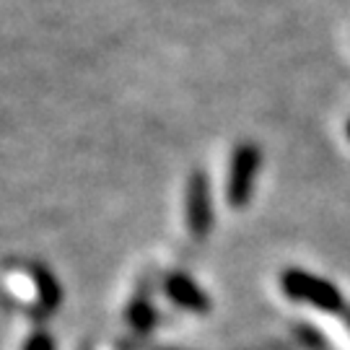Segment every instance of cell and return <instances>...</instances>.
Instances as JSON below:
<instances>
[{"instance_id": "obj_3", "label": "cell", "mask_w": 350, "mask_h": 350, "mask_svg": "<svg viewBox=\"0 0 350 350\" xmlns=\"http://www.w3.org/2000/svg\"><path fill=\"white\" fill-rule=\"evenodd\" d=\"M187 226L195 241L205 239L211 228V192L208 179L202 174H195L187 189Z\"/></svg>"}, {"instance_id": "obj_1", "label": "cell", "mask_w": 350, "mask_h": 350, "mask_svg": "<svg viewBox=\"0 0 350 350\" xmlns=\"http://www.w3.org/2000/svg\"><path fill=\"white\" fill-rule=\"evenodd\" d=\"M280 286L291 299L306 301V304H314L327 312H338L342 306L338 288L322 278H314L312 273H304V270H286L280 278Z\"/></svg>"}, {"instance_id": "obj_6", "label": "cell", "mask_w": 350, "mask_h": 350, "mask_svg": "<svg viewBox=\"0 0 350 350\" xmlns=\"http://www.w3.org/2000/svg\"><path fill=\"white\" fill-rule=\"evenodd\" d=\"M348 135H350V125H348Z\"/></svg>"}, {"instance_id": "obj_2", "label": "cell", "mask_w": 350, "mask_h": 350, "mask_svg": "<svg viewBox=\"0 0 350 350\" xmlns=\"http://www.w3.org/2000/svg\"><path fill=\"white\" fill-rule=\"evenodd\" d=\"M257 166H260V150L257 146H241L234 156L231 163V176H228V200L231 205H244L252 195V185L257 176Z\"/></svg>"}, {"instance_id": "obj_5", "label": "cell", "mask_w": 350, "mask_h": 350, "mask_svg": "<svg viewBox=\"0 0 350 350\" xmlns=\"http://www.w3.org/2000/svg\"><path fill=\"white\" fill-rule=\"evenodd\" d=\"M29 350H52V345H50V340L44 338V335H37V338L31 340Z\"/></svg>"}, {"instance_id": "obj_4", "label": "cell", "mask_w": 350, "mask_h": 350, "mask_svg": "<svg viewBox=\"0 0 350 350\" xmlns=\"http://www.w3.org/2000/svg\"><path fill=\"white\" fill-rule=\"evenodd\" d=\"M169 293H172V299L176 304H182V306H189V309H200L205 306V299H202V291L189 278H182V275H174L169 280Z\"/></svg>"}]
</instances>
